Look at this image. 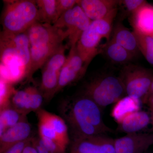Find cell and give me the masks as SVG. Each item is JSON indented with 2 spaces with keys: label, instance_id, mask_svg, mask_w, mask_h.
<instances>
[{
  "label": "cell",
  "instance_id": "32",
  "mask_svg": "<svg viewBox=\"0 0 153 153\" xmlns=\"http://www.w3.org/2000/svg\"><path fill=\"white\" fill-rule=\"evenodd\" d=\"M22 153H38L31 142L25 148Z\"/></svg>",
  "mask_w": 153,
  "mask_h": 153
},
{
  "label": "cell",
  "instance_id": "31",
  "mask_svg": "<svg viewBox=\"0 0 153 153\" xmlns=\"http://www.w3.org/2000/svg\"><path fill=\"white\" fill-rule=\"evenodd\" d=\"M152 97H153V78L149 90L148 91L146 95L145 96V97L143 99L142 101L144 103H146L148 100L151 98H152Z\"/></svg>",
  "mask_w": 153,
  "mask_h": 153
},
{
  "label": "cell",
  "instance_id": "26",
  "mask_svg": "<svg viewBox=\"0 0 153 153\" xmlns=\"http://www.w3.org/2000/svg\"><path fill=\"white\" fill-rule=\"evenodd\" d=\"M76 0H57V11L58 19L63 13L77 4ZM58 20V19H57Z\"/></svg>",
  "mask_w": 153,
  "mask_h": 153
},
{
  "label": "cell",
  "instance_id": "4",
  "mask_svg": "<svg viewBox=\"0 0 153 153\" xmlns=\"http://www.w3.org/2000/svg\"><path fill=\"white\" fill-rule=\"evenodd\" d=\"M126 94L125 88L120 76L103 74L87 82L81 95L90 98L102 108L117 102Z\"/></svg>",
  "mask_w": 153,
  "mask_h": 153
},
{
  "label": "cell",
  "instance_id": "1",
  "mask_svg": "<svg viewBox=\"0 0 153 153\" xmlns=\"http://www.w3.org/2000/svg\"><path fill=\"white\" fill-rule=\"evenodd\" d=\"M102 109L93 100L81 94L64 100L59 107L61 116L71 128L73 140L112 132L103 121Z\"/></svg>",
  "mask_w": 153,
  "mask_h": 153
},
{
  "label": "cell",
  "instance_id": "10",
  "mask_svg": "<svg viewBox=\"0 0 153 153\" xmlns=\"http://www.w3.org/2000/svg\"><path fill=\"white\" fill-rule=\"evenodd\" d=\"M71 153H116L114 139L102 135L73 140Z\"/></svg>",
  "mask_w": 153,
  "mask_h": 153
},
{
  "label": "cell",
  "instance_id": "25",
  "mask_svg": "<svg viewBox=\"0 0 153 153\" xmlns=\"http://www.w3.org/2000/svg\"><path fill=\"white\" fill-rule=\"evenodd\" d=\"M13 84L0 78V109L11 105V101L16 91Z\"/></svg>",
  "mask_w": 153,
  "mask_h": 153
},
{
  "label": "cell",
  "instance_id": "23",
  "mask_svg": "<svg viewBox=\"0 0 153 153\" xmlns=\"http://www.w3.org/2000/svg\"><path fill=\"white\" fill-rule=\"evenodd\" d=\"M32 86H29L22 90H16L11 99L12 106L20 113L25 115L30 113L29 106Z\"/></svg>",
  "mask_w": 153,
  "mask_h": 153
},
{
  "label": "cell",
  "instance_id": "20",
  "mask_svg": "<svg viewBox=\"0 0 153 153\" xmlns=\"http://www.w3.org/2000/svg\"><path fill=\"white\" fill-rule=\"evenodd\" d=\"M45 113L48 120L57 135L60 146L66 151L70 141L68 126L66 121L62 117L48 112L46 110Z\"/></svg>",
  "mask_w": 153,
  "mask_h": 153
},
{
  "label": "cell",
  "instance_id": "22",
  "mask_svg": "<svg viewBox=\"0 0 153 153\" xmlns=\"http://www.w3.org/2000/svg\"><path fill=\"white\" fill-rule=\"evenodd\" d=\"M26 116L14 108L12 105L0 109V136Z\"/></svg>",
  "mask_w": 153,
  "mask_h": 153
},
{
  "label": "cell",
  "instance_id": "15",
  "mask_svg": "<svg viewBox=\"0 0 153 153\" xmlns=\"http://www.w3.org/2000/svg\"><path fill=\"white\" fill-rule=\"evenodd\" d=\"M117 120L119 130L127 134L137 133L151 123V115L137 110L126 113Z\"/></svg>",
  "mask_w": 153,
  "mask_h": 153
},
{
  "label": "cell",
  "instance_id": "6",
  "mask_svg": "<svg viewBox=\"0 0 153 153\" xmlns=\"http://www.w3.org/2000/svg\"><path fill=\"white\" fill-rule=\"evenodd\" d=\"M0 52L1 62L12 58L22 60L26 66L27 74L30 63V44L27 31L19 34L2 31L0 36Z\"/></svg>",
  "mask_w": 153,
  "mask_h": 153
},
{
  "label": "cell",
  "instance_id": "16",
  "mask_svg": "<svg viewBox=\"0 0 153 153\" xmlns=\"http://www.w3.org/2000/svg\"><path fill=\"white\" fill-rule=\"evenodd\" d=\"M130 22L134 31L143 34L153 35V5L145 4L131 15Z\"/></svg>",
  "mask_w": 153,
  "mask_h": 153
},
{
  "label": "cell",
  "instance_id": "9",
  "mask_svg": "<svg viewBox=\"0 0 153 153\" xmlns=\"http://www.w3.org/2000/svg\"><path fill=\"white\" fill-rule=\"evenodd\" d=\"M86 70L83 60L76 51V47L70 48L60 72L55 94L66 86L81 79Z\"/></svg>",
  "mask_w": 153,
  "mask_h": 153
},
{
  "label": "cell",
  "instance_id": "17",
  "mask_svg": "<svg viewBox=\"0 0 153 153\" xmlns=\"http://www.w3.org/2000/svg\"><path fill=\"white\" fill-rule=\"evenodd\" d=\"M63 45V43H55L43 47H30V63L27 80H32L35 72L42 68L49 57Z\"/></svg>",
  "mask_w": 153,
  "mask_h": 153
},
{
  "label": "cell",
  "instance_id": "7",
  "mask_svg": "<svg viewBox=\"0 0 153 153\" xmlns=\"http://www.w3.org/2000/svg\"><path fill=\"white\" fill-rule=\"evenodd\" d=\"M66 47L63 45L54 52L42 67L39 88L45 100H50L55 95L62 67L66 61Z\"/></svg>",
  "mask_w": 153,
  "mask_h": 153
},
{
  "label": "cell",
  "instance_id": "18",
  "mask_svg": "<svg viewBox=\"0 0 153 153\" xmlns=\"http://www.w3.org/2000/svg\"><path fill=\"white\" fill-rule=\"evenodd\" d=\"M111 39L135 56L139 50L136 36L121 23H117L113 29Z\"/></svg>",
  "mask_w": 153,
  "mask_h": 153
},
{
  "label": "cell",
  "instance_id": "13",
  "mask_svg": "<svg viewBox=\"0 0 153 153\" xmlns=\"http://www.w3.org/2000/svg\"><path fill=\"white\" fill-rule=\"evenodd\" d=\"M31 133V125L27 116L25 117L0 136V153H3L14 145L32 137Z\"/></svg>",
  "mask_w": 153,
  "mask_h": 153
},
{
  "label": "cell",
  "instance_id": "29",
  "mask_svg": "<svg viewBox=\"0 0 153 153\" xmlns=\"http://www.w3.org/2000/svg\"><path fill=\"white\" fill-rule=\"evenodd\" d=\"M31 143L38 153H52L44 147L39 137H32Z\"/></svg>",
  "mask_w": 153,
  "mask_h": 153
},
{
  "label": "cell",
  "instance_id": "24",
  "mask_svg": "<svg viewBox=\"0 0 153 153\" xmlns=\"http://www.w3.org/2000/svg\"><path fill=\"white\" fill-rule=\"evenodd\" d=\"M136 38L138 47L147 61L153 65V38L134 31Z\"/></svg>",
  "mask_w": 153,
  "mask_h": 153
},
{
  "label": "cell",
  "instance_id": "34",
  "mask_svg": "<svg viewBox=\"0 0 153 153\" xmlns=\"http://www.w3.org/2000/svg\"></svg>",
  "mask_w": 153,
  "mask_h": 153
},
{
  "label": "cell",
  "instance_id": "21",
  "mask_svg": "<svg viewBox=\"0 0 153 153\" xmlns=\"http://www.w3.org/2000/svg\"><path fill=\"white\" fill-rule=\"evenodd\" d=\"M38 10V22L53 25L58 19L57 0L36 1Z\"/></svg>",
  "mask_w": 153,
  "mask_h": 153
},
{
  "label": "cell",
  "instance_id": "2",
  "mask_svg": "<svg viewBox=\"0 0 153 153\" xmlns=\"http://www.w3.org/2000/svg\"><path fill=\"white\" fill-rule=\"evenodd\" d=\"M117 13L116 8L103 19L91 21L79 38L76 48L86 69L91 60L100 53L99 46L101 40L103 38H105L108 41L110 39L114 21Z\"/></svg>",
  "mask_w": 153,
  "mask_h": 153
},
{
  "label": "cell",
  "instance_id": "8",
  "mask_svg": "<svg viewBox=\"0 0 153 153\" xmlns=\"http://www.w3.org/2000/svg\"><path fill=\"white\" fill-rule=\"evenodd\" d=\"M120 77L127 96L142 100L149 90L153 74L146 68L129 64L123 69Z\"/></svg>",
  "mask_w": 153,
  "mask_h": 153
},
{
  "label": "cell",
  "instance_id": "30",
  "mask_svg": "<svg viewBox=\"0 0 153 153\" xmlns=\"http://www.w3.org/2000/svg\"><path fill=\"white\" fill-rule=\"evenodd\" d=\"M146 103L148 104L150 110L151 123L152 124V128H151L150 132H153V97L148 100Z\"/></svg>",
  "mask_w": 153,
  "mask_h": 153
},
{
  "label": "cell",
  "instance_id": "3",
  "mask_svg": "<svg viewBox=\"0 0 153 153\" xmlns=\"http://www.w3.org/2000/svg\"><path fill=\"white\" fill-rule=\"evenodd\" d=\"M1 18L3 32L19 34L27 32L38 22V10L36 1H5Z\"/></svg>",
  "mask_w": 153,
  "mask_h": 153
},
{
  "label": "cell",
  "instance_id": "33",
  "mask_svg": "<svg viewBox=\"0 0 153 153\" xmlns=\"http://www.w3.org/2000/svg\"><path fill=\"white\" fill-rule=\"evenodd\" d=\"M152 36V37L153 38V35H152V36Z\"/></svg>",
  "mask_w": 153,
  "mask_h": 153
},
{
  "label": "cell",
  "instance_id": "28",
  "mask_svg": "<svg viewBox=\"0 0 153 153\" xmlns=\"http://www.w3.org/2000/svg\"><path fill=\"white\" fill-rule=\"evenodd\" d=\"M32 137L14 145L3 153H22L25 147L31 142Z\"/></svg>",
  "mask_w": 153,
  "mask_h": 153
},
{
  "label": "cell",
  "instance_id": "19",
  "mask_svg": "<svg viewBox=\"0 0 153 153\" xmlns=\"http://www.w3.org/2000/svg\"><path fill=\"white\" fill-rule=\"evenodd\" d=\"M101 49L109 60L117 64L128 63L134 57L111 38L102 46Z\"/></svg>",
  "mask_w": 153,
  "mask_h": 153
},
{
  "label": "cell",
  "instance_id": "5",
  "mask_svg": "<svg viewBox=\"0 0 153 153\" xmlns=\"http://www.w3.org/2000/svg\"><path fill=\"white\" fill-rule=\"evenodd\" d=\"M91 22L77 4L63 13L53 25L62 32L65 38H68L71 48L76 47L81 35Z\"/></svg>",
  "mask_w": 153,
  "mask_h": 153
},
{
  "label": "cell",
  "instance_id": "11",
  "mask_svg": "<svg viewBox=\"0 0 153 153\" xmlns=\"http://www.w3.org/2000/svg\"><path fill=\"white\" fill-rule=\"evenodd\" d=\"M30 47H38L63 43L66 39L60 30L53 25L37 22L27 31Z\"/></svg>",
  "mask_w": 153,
  "mask_h": 153
},
{
  "label": "cell",
  "instance_id": "27",
  "mask_svg": "<svg viewBox=\"0 0 153 153\" xmlns=\"http://www.w3.org/2000/svg\"><path fill=\"white\" fill-rule=\"evenodd\" d=\"M120 2L131 15L146 4L147 1L144 0H124L120 1Z\"/></svg>",
  "mask_w": 153,
  "mask_h": 153
},
{
  "label": "cell",
  "instance_id": "14",
  "mask_svg": "<svg viewBox=\"0 0 153 153\" xmlns=\"http://www.w3.org/2000/svg\"><path fill=\"white\" fill-rule=\"evenodd\" d=\"M87 16L91 21L105 18L110 12L117 8L120 1L117 0H77Z\"/></svg>",
  "mask_w": 153,
  "mask_h": 153
},
{
  "label": "cell",
  "instance_id": "12",
  "mask_svg": "<svg viewBox=\"0 0 153 153\" xmlns=\"http://www.w3.org/2000/svg\"><path fill=\"white\" fill-rule=\"evenodd\" d=\"M116 153H145L153 145V132L127 134L114 139Z\"/></svg>",
  "mask_w": 153,
  "mask_h": 153
}]
</instances>
